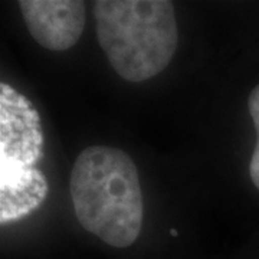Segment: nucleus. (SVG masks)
Instances as JSON below:
<instances>
[{
    "instance_id": "1",
    "label": "nucleus",
    "mask_w": 259,
    "mask_h": 259,
    "mask_svg": "<svg viewBox=\"0 0 259 259\" xmlns=\"http://www.w3.org/2000/svg\"><path fill=\"white\" fill-rule=\"evenodd\" d=\"M75 216L85 231L112 248H128L143 226L144 202L137 167L125 151L90 146L71 171Z\"/></svg>"
},
{
    "instance_id": "2",
    "label": "nucleus",
    "mask_w": 259,
    "mask_h": 259,
    "mask_svg": "<svg viewBox=\"0 0 259 259\" xmlns=\"http://www.w3.org/2000/svg\"><path fill=\"white\" fill-rule=\"evenodd\" d=\"M98 44L112 69L128 82L163 72L179 42L176 12L168 0H100L94 3Z\"/></svg>"
},
{
    "instance_id": "3",
    "label": "nucleus",
    "mask_w": 259,
    "mask_h": 259,
    "mask_svg": "<svg viewBox=\"0 0 259 259\" xmlns=\"http://www.w3.org/2000/svg\"><path fill=\"white\" fill-rule=\"evenodd\" d=\"M44 156L39 112L9 83H0V223L39 209L49 187L36 164Z\"/></svg>"
},
{
    "instance_id": "4",
    "label": "nucleus",
    "mask_w": 259,
    "mask_h": 259,
    "mask_svg": "<svg viewBox=\"0 0 259 259\" xmlns=\"http://www.w3.org/2000/svg\"><path fill=\"white\" fill-rule=\"evenodd\" d=\"M29 33L40 47L64 52L76 45L85 28L87 9L79 0H20Z\"/></svg>"
},
{
    "instance_id": "5",
    "label": "nucleus",
    "mask_w": 259,
    "mask_h": 259,
    "mask_svg": "<svg viewBox=\"0 0 259 259\" xmlns=\"http://www.w3.org/2000/svg\"><path fill=\"white\" fill-rule=\"evenodd\" d=\"M248 110L256 130V144L249 161V176L252 183L259 190V83L252 90L248 98Z\"/></svg>"
},
{
    "instance_id": "6",
    "label": "nucleus",
    "mask_w": 259,
    "mask_h": 259,
    "mask_svg": "<svg viewBox=\"0 0 259 259\" xmlns=\"http://www.w3.org/2000/svg\"><path fill=\"white\" fill-rule=\"evenodd\" d=\"M170 233H171L173 236H177V231H176V229H171V231H170Z\"/></svg>"
}]
</instances>
